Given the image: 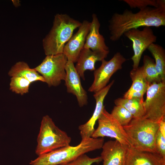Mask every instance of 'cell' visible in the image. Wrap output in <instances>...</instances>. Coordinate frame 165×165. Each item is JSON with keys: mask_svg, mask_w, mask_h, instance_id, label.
<instances>
[{"mask_svg": "<svg viewBox=\"0 0 165 165\" xmlns=\"http://www.w3.org/2000/svg\"><path fill=\"white\" fill-rule=\"evenodd\" d=\"M110 40L118 41L126 32L143 27H158L165 26V6L149 7L136 13L125 9L122 13H115L109 21Z\"/></svg>", "mask_w": 165, "mask_h": 165, "instance_id": "obj_1", "label": "cell"}, {"mask_svg": "<svg viewBox=\"0 0 165 165\" xmlns=\"http://www.w3.org/2000/svg\"><path fill=\"white\" fill-rule=\"evenodd\" d=\"M82 23L66 14H57L53 26L43 39V46L46 56L63 53L64 48Z\"/></svg>", "mask_w": 165, "mask_h": 165, "instance_id": "obj_2", "label": "cell"}, {"mask_svg": "<svg viewBox=\"0 0 165 165\" xmlns=\"http://www.w3.org/2000/svg\"><path fill=\"white\" fill-rule=\"evenodd\" d=\"M103 138L90 137L82 140L78 145H70L38 156L31 161L30 165H60L70 162L86 153L101 149L104 143Z\"/></svg>", "mask_w": 165, "mask_h": 165, "instance_id": "obj_3", "label": "cell"}, {"mask_svg": "<svg viewBox=\"0 0 165 165\" xmlns=\"http://www.w3.org/2000/svg\"><path fill=\"white\" fill-rule=\"evenodd\" d=\"M123 127L131 140L132 147L141 151L156 153L155 142L159 129L158 123L144 117L133 118Z\"/></svg>", "mask_w": 165, "mask_h": 165, "instance_id": "obj_4", "label": "cell"}, {"mask_svg": "<svg viewBox=\"0 0 165 165\" xmlns=\"http://www.w3.org/2000/svg\"><path fill=\"white\" fill-rule=\"evenodd\" d=\"M71 138L57 126L48 116L42 119L35 150L38 156L70 145Z\"/></svg>", "mask_w": 165, "mask_h": 165, "instance_id": "obj_5", "label": "cell"}, {"mask_svg": "<svg viewBox=\"0 0 165 165\" xmlns=\"http://www.w3.org/2000/svg\"><path fill=\"white\" fill-rule=\"evenodd\" d=\"M146 93L144 117L159 123L165 119V82L150 84Z\"/></svg>", "mask_w": 165, "mask_h": 165, "instance_id": "obj_6", "label": "cell"}, {"mask_svg": "<svg viewBox=\"0 0 165 165\" xmlns=\"http://www.w3.org/2000/svg\"><path fill=\"white\" fill-rule=\"evenodd\" d=\"M67 61L63 53L46 56L42 62L34 69L43 77L49 87L56 86L65 80V67Z\"/></svg>", "mask_w": 165, "mask_h": 165, "instance_id": "obj_7", "label": "cell"}, {"mask_svg": "<svg viewBox=\"0 0 165 165\" xmlns=\"http://www.w3.org/2000/svg\"><path fill=\"white\" fill-rule=\"evenodd\" d=\"M98 126L91 137H105L113 138L122 144L128 147L132 146L131 140L123 127L104 108L98 119Z\"/></svg>", "mask_w": 165, "mask_h": 165, "instance_id": "obj_8", "label": "cell"}, {"mask_svg": "<svg viewBox=\"0 0 165 165\" xmlns=\"http://www.w3.org/2000/svg\"><path fill=\"white\" fill-rule=\"evenodd\" d=\"M126 61L125 57L119 52L108 61L103 60L101 66L94 71V80L88 91L95 93L105 87L111 76L122 68V65Z\"/></svg>", "mask_w": 165, "mask_h": 165, "instance_id": "obj_9", "label": "cell"}, {"mask_svg": "<svg viewBox=\"0 0 165 165\" xmlns=\"http://www.w3.org/2000/svg\"><path fill=\"white\" fill-rule=\"evenodd\" d=\"M132 42L134 54L131 57L133 62V69L138 67L144 52L149 46L155 42L156 36L150 27H144L142 30L134 29L130 30L124 35Z\"/></svg>", "mask_w": 165, "mask_h": 165, "instance_id": "obj_10", "label": "cell"}, {"mask_svg": "<svg viewBox=\"0 0 165 165\" xmlns=\"http://www.w3.org/2000/svg\"><path fill=\"white\" fill-rule=\"evenodd\" d=\"M65 69V85L67 91L75 95L79 107H83L87 104L88 96L86 92L82 85L80 77L75 69L74 63L68 60Z\"/></svg>", "mask_w": 165, "mask_h": 165, "instance_id": "obj_11", "label": "cell"}, {"mask_svg": "<svg viewBox=\"0 0 165 165\" xmlns=\"http://www.w3.org/2000/svg\"><path fill=\"white\" fill-rule=\"evenodd\" d=\"M90 25V22L86 20H83L78 31L72 35L65 44L63 53L68 60L74 63L77 62L80 52L84 48Z\"/></svg>", "mask_w": 165, "mask_h": 165, "instance_id": "obj_12", "label": "cell"}, {"mask_svg": "<svg viewBox=\"0 0 165 165\" xmlns=\"http://www.w3.org/2000/svg\"><path fill=\"white\" fill-rule=\"evenodd\" d=\"M112 81L108 85L100 91L94 93V97L96 104L93 114L90 119L85 123L79 127L82 140L91 137L95 129L94 125L105 108L104 101L105 98L114 83Z\"/></svg>", "mask_w": 165, "mask_h": 165, "instance_id": "obj_13", "label": "cell"}, {"mask_svg": "<svg viewBox=\"0 0 165 165\" xmlns=\"http://www.w3.org/2000/svg\"><path fill=\"white\" fill-rule=\"evenodd\" d=\"M128 148L116 140L104 143L101 154L103 165H125Z\"/></svg>", "mask_w": 165, "mask_h": 165, "instance_id": "obj_14", "label": "cell"}, {"mask_svg": "<svg viewBox=\"0 0 165 165\" xmlns=\"http://www.w3.org/2000/svg\"><path fill=\"white\" fill-rule=\"evenodd\" d=\"M109 52V50L94 51L83 48L80 52L75 66L80 77L85 80V72L87 70L94 71L96 69L95 67L96 62L97 61H101L105 59Z\"/></svg>", "mask_w": 165, "mask_h": 165, "instance_id": "obj_15", "label": "cell"}, {"mask_svg": "<svg viewBox=\"0 0 165 165\" xmlns=\"http://www.w3.org/2000/svg\"><path fill=\"white\" fill-rule=\"evenodd\" d=\"M125 165H165V158L156 153L128 148Z\"/></svg>", "mask_w": 165, "mask_h": 165, "instance_id": "obj_16", "label": "cell"}, {"mask_svg": "<svg viewBox=\"0 0 165 165\" xmlns=\"http://www.w3.org/2000/svg\"><path fill=\"white\" fill-rule=\"evenodd\" d=\"M132 82L128 91L124 95L126 99L138 98L143 99V96L146 93L149 84L147 81L142 66L132 69L130 73Z\"/></svg>", "mask_w": 165, "mask_h": 165, "instance_id": "obj_17", "label": "cell"}, {"mask_svg": "<svg viewBox=\"0 0 165 165\" xmlns=\"http://www.w3.org/2000/svg\"><path fill=\"white\" fill-rule=\"evenodd\" d=\"M100 27V23L98 18L96 14L93 13L90 30L83 48L94 51L109 50V47L105 43L104 38L99 33Z\"/></svg>", "mask_w": 165, "mask_h": 165, "instance_id": "obj_18", "label": "cell"}, {"mask_svg": "<svg viewBox=\"0 0 165 165\" xmlns=\"http://www.w3.org/2000/svg\"><path fill=\"white\" fill-rule=\"evenodd\" d=\"M9 75L22 77L29 81L31 83L37 81L45 82L43 77L34 68H31L28 64L24 61L16 63L11 68L8 72Z\"/></svg>", "mask_w": 165, "mask_h": 165, "instance_id": "obj_19", "label": "cell"}, {"mask_svg": "<svg viewBox=\"0 0 165 165\" xmlns=\"http://www.w3.org/2000/svg\"><path fill=\"white\" fill-rule=\"evenodd\" d=\"M144 100L138 98L126 99L119 98L115 100L116 105L123 106L132 115L133 118L144 117L145 111L143 106Z\"/></svg>", "mask_w": 165, "mask_h": 165, "instance_id": "obj_20", "label": "cell"}, {"mask_svg": "<svg viewBox=\"0 0 165 165\" xmlns=\"http://www.w3.org/2000/svg\"><path fill=\"white\" fill-rule=\"evenodd\" d=\"M154 58L156 70L161 80L165 82V50L160 45L154 43L147 48Z\"/></svg>", "mask_w": 165, "mask_h": 165, "instance_id": "obj_21", "label": "cell"}, {"mask_svg": "<svg viewBox=\"0 0 165 165\" xmlns=\"http://www.w3.org/2000/svg\"><path fill=\"white\" fill-rule=\"evenodd\" d=\"M143 62L142 66L146 79L149 84L162 81L156 70L155 63L153 59L148 55H145Z\"/></svg>", "mask_w": 165, "mask_h": 165, "instance_id": "obj_22", "label": "cell"}, {"mask_svg": "<svg viewBox=\"0 0 165 165\" xmlns=\"http://www.w3.org/2000/svg\"><path fill=\"white\" fill-rule=\"evenodd\" d=\"M9 84L10 90L13 92L21 95L29 92L30 82L22 77H11Z\"/></svg>", "mask_w": 165, "mask_h": 165, "instance_id": "obj_23", "label": "cell"}, {"mask_svg": "<svg viewBox=\"0 0 165 165\" xmlns=\"http://www.w3.org/2000/svg\"><path fill=\"white\" fill-rule=\"evenodd\" d=\"M110 114L123 127L127 125L133 118L131 114L125 108L120 105L114 106Z\"/></svg>", "mask_w": 165, "mask_h": 165, "instance_id": "obj_24", "label": "cell"}, {"mask_svg": "<svg viewBox=\"0 0 165 165\" xmlns=\"http://www.w3.org/2000/svg\"><path fill=\"white\" fill-rule=\"evenodd\" d=\"M131 8H138L140 9L148 6L157 8L165 6L164 0H123Z\"/></svg>", "mask_w": 165, "mask_h": 165, "instance_id": "obj_25", "label": "cell"}, {"mask_svg": "<svg viewBox=\"0 0 165 165\" xmlns=\"http://www.w3.org/2000/svg\"><path fill=\"white\" fill-rule=\"evenodd\" d=\"M102 161V159L101 156L92 158L85 154L70 162L60 165H91L95 163H99Z\"/></svg>", "mask_w": 165, "mask_h": 165, "instance_id": "obj_26", "label": "cell"}, {"mask_svg": "<svg viewBox=\"0 0 165 165\" xmlns=\"http://www.w3.org/2000/svg\"><path fill=\"white\" fill-rule=\"evenodd\" d=\"M155 145L156 153L165 158V136L162 134L159 129L156 138Z\"/></svg>", "mask_w": 165, "mask_h": 165, "instance_id": "obj_27", "label": "cell"}, {"mask_svg": "<svg viewBox=\"0 0 165 165\" xmlns=\"http://www.w3.org/2000/svg\"><path fill=\"white\" fill-rule=\"evenodd\" d=\"M159 130L164 136H165V119L160 121L159 123Z\"/></svg>", "mask_w": 165, "mask_h": 165, "instance_id": "obj_28", "label": "cell"}]
</instances>
